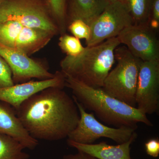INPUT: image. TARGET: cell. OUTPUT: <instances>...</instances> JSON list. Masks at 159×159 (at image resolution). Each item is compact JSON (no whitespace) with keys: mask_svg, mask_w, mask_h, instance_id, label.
Wrapping results in <instances>:
<instances>
[{"mask_svg":"<svg viewBox=\"0 0 159 159\" xmlns=\"http://www.w3.org/2000/svg\"><path fill=\"white\" fill-rule=\"evenodd\" d=\"M16 112L23 126L37 140L56 141L67 138L80 119L73 97L59 88H49L35 94Z\"/></svg>","mask_w":159,"mask_h":159,"instance_id":"cell-1","label":"cell"},{"mask_svg":"<svg viewBox=\"0 0 159 159\" xmlns=\"http://www.w3.org/2000/svg\"><path fill=\"white\" fill-rule=\"evenodd\" d=\"M65 87L70 89L85 109L93 112L98 119L109 125L138 127V123H142L153 126L146 114L110 96L101 88L89 86L69 76H65Z\"/></svg>","mask_w":159,"mask_h":159,"instance_id":"cell-2","label":"cell"},{"mask_svg":"<svg viewBox=\"0 0 159 159\" xmlns=\"http://www.w3.org/2000/svg\"><path fill=\"white\" fill-rule=\"evenodd\" d=\"M121 44L118 37L86 47L76 57L66 56L60 62L61 72L94 88H102L116 61L115 51Z\"/></svg>","mask_w":159,"mask_h":159,"instance_id":"cell-3","label":"cell"},{"mask_svg":"<svg viewBox=\"0 0 159 159\" xmlns=\"http://www.w3.org/2000/svg\"><path fill=\"white\" fill-rule=\"evenodd\" d=\"M117 64L106 77L102 90L110 96L136 107V92L140 64L125 46H119L115 51Z\"/></svg>","mask_w":159,"mask_h":159,"instance_id":"cell-4","label":"cell"},{"mask_svg":"<svg viewBox=\"0 0 159 159\" xmlns=\"http://www.w3.org/2000/svg\"><path fill=\"white\" fill-rule=\"evenodd\" d=\"M17 22L23 25L43 29L54 35L59 34L47 0H2L0 23Z\"/></svg>","mask_w":159,"mask_h":159,"instance_id":"cell-5","label":"cell"},{"mask_svg":"<svg viewBox=\"0 0 159 159\" xmlns=\"http://www.w3.org/2000/svg\"><path fill=\"white\" fill-rule=\"evenodd\" d=\"M80 114L78 124L68 137V140L81 144H93L95 141L104 138L119 144L128 141L138 127L122 126L111 127L96 119L93 113H89L76 98L72 96Z\"/></svg>","mask_w":159,"mask_h":159,"instance_id":"cell-6","label":"cell"},{"mask_svg":"<svg viewBox=\"0 0 159 159\" xmlns=\"http://www.w3.org/2000/svg\"><path fill=\"white\" fill-rule=\"evenodd\" d=\"M134 24L125 1L110 2L90 26V35L86 42L87 47L97 45L117 37L122 30Z\"/></svg>","mask_w":159,"mask_h":159,"instance_id":"cell-7","label":"cell"},{"mask_svg":"<svg viewBox=\"0 0 159 159\" xmlns=\"http://www.w3.org/2000/svg\"><path fill=\"white\" fill-rule=\"evenodd\" d=\"M54 36L45 30L30 28L14 21L0 23V43L29 56L43 48Z\"/></svg>","mask_w":159,"mask_h":159,"instance_id":"cell-8","label":"cell"},{"mask_svg":"<svg viewBox=\"0 0 159 159\" xmlns=\"http://www.w3.org/2000/svg\"><path fill=\"white\" fill-rule=\"evenodd\" d=\"M135 101L137 108L146 115L158 112L159 59L141 61Z\"/></svg>","mask_w":159,"mask_h":159,"instance_id":"cell-9","label":"cell"},{"mask_svg":"<svg viewBox=\"0 0 159 159\" xmlns=\"http://www.w3.org/2000/svg\"><path fill=\"white\" fill-rule=\"evenodd\" d=\"M135 57L143 61L159 59V43L155 31L148 24L134 25L117 36Z\"/></svg>","mask_w":159,"mask_h":159,"instance_id":"cell-10","label":"cell"},{"mask_svg":"<svg viewBox=\"0 0 159 159\" xmlns=\"http://www.w3.org/2000/svg\"><path fill=\"white\" fill-rule=\"evenodd\" d=\"M0 55L11 69L15 84L27 82L32 78L39 80L51 79L55 75L49 72L48 68L39 61L32 59L21 51L1 43Z\"/></svg>","mask_w":159,"mask_h":159,"instance_id":"cell-11","label":"cell"},{"mask_svg":"<svg viewBox=\"0 0 159 159\" xmlns=\"http://www.w3.org/2000/svg\"><path fill=\"white\" fill-rule=\"evenodd\" d=\"M53 78L44 80H31L0 88V101L6 102L17 110L30 97L41 91L51 87L63 89L65 76L61 71H57Z\"/></svg>","mask_w":159,"mask_h":159,"instance_id":"cell-12","label":"cell"},{"mask_svg":"<svg viewBox=\"0 0 159 159\" xmlns=\"http://www.w3.org/2000/svg\"><path fill=\"white\" fill-rule=\"evenodd\" d=\"M0 134L14 138L25 148L33 150L38 140L30 135L20 121L16 111L6 102L0 101Z\"/></svg>","mask_w":159,"mask_h":159,"instance_id":"cell-13","label":"cell"},{"mask_svg":"<svg viewBox=\"0 0 159 159\" xmlns=\"http://www.w3.org/2000/svg\"><path fill=\"white\" fill-rule=\"evenodd\" d=\"M138 137L135 132L127 142L113 145L102 142L98 144H86L67 140L68 145L98 159H132L130 155V146Z\"/></svg>","mask_w":159,"mask_h":159,"instance_id":"cell-14","label":"cell"},{"mask_svg":"<svg viewBox=\"0 0 159 159\" xmlns=\"http://www.w3.org/2000/svg\"><path fill=\"white\" fill-rule=\"evenodd\" d=\"M109 0H70L67 12V26L75 20H81L90 26L109 4Z\"/></svg>","mask_w":159,"mask_h":159,"instance_id":"cell-15","label":"cell"},{"mask_svg":"<svg viewBox=\"0 0 159 159\" xmlns=\"http://www.w3.org/2000/svg\"><path fill=\"white\" fill-rule=\"evenodd\" d=\"M25 148L14 138L0 134V159H29Z\"/></svg>","mask_w":159,"mask_h":159,"instance_id":"cell-16","label":"cell"},{"mask_svg":"<svg viewBox=\"0 0 159 159\" xmlns=\"http://www.w3.org/2000/svg\"><path fill=\"white\" fill-rule=\"evenodd\" d=\"M51 15L59 29L60 35L67 30V0H47Z\"/></svg>","mask_w":159,"mask_h":159,"instance_id":"cell-17","label":"cell"},{"mask_svg":"<svg viewBox=\"0 0 159 159\" xmlns=\"http://www.w3.org/2000/svg\"><path fill=\"white\" fill-rule=\"evenodd\" d=\"M125 2L134 25H148L150 20L148 0H126Z\"/></svg>","mask_w":159,"mask_h":159,"instance_id":"cell-18","label":"cell"},{"mask_svg":"<svg viewBox=\"0 0 159 159\" xmlns=\"http://www.w3.org/2000/svg\"><path fill=\"white\" fill-rule=\"evenodd\" d=\"M58 45L62 52L70 57L78 56L85 48L81 44L79 39L66 33L61 35Z\"/></svg>","mask_w":159,"mask_h":159,"instance_id":"cell-19","label":"cell"},{"mask_svg":"<svg viewBox=\"0 0 159 159\" xmlns=\"http://www.w3.org/2000/svg\"><path fill=\"white\" fill-rule=\"evenodd\" d=\"M67 30L78 39H85L87 42L89 39L90 26L81 20H75L70 23L67 26Z\"/></svg>","mask_w":159,"mask_h":159,"instance_id":"cell-20","label":"cell"},{"mask_svg":"<svg viewBox=\"0 0 159 159\" xmlns=\"http://www.w3.org/2000/svg\"><path fill=\"white\" fill-rule=\"evenodd\" d=\"M14 84L11 69L6 60L0 55V88Z\"/></svg>","mask_w":159,"mask_h":159,"instance_id":"cell-21","label":"cell"},{"mask_svg":"<svg viewBox=\"0 0 159 159\" xmlns=\"http://www.w3.org/2000/svg\"><path fill=\"white\" fill-rule=\"evenodd\" d=\"M145 149L148 155L157 158L159 155V139L153 138L149 139L145 143Z\"/></svg>","mask_w":159,"mask_h":159,"instance_id":"cell-22","label":"cell"},{"mask_svg":"<svg viewBox=\"0 0 159 159\" xmlns=\"http://www.w3.org/2000/svg\"><path fill=\"white\" fill-rule=\"evenodd\" d=\"M61 159H98L82 152L78 151L77 153L64 156Z\"/></svg>","mask_w":159,"mask_h":159,"instance_id":"cell-23","label":"cell"},{"mask_svg":"<svg viewBox=\"0 0 159 159\" xmlns=\"http://www.w3.org/2000/svg\"><path fill=\"white\" fill-rule=\"evenodd\" d=\"M152 17L149 20L159 22V0H154L152 6Z\"/></svg>","mask_w":159,"mask_h":159,"instance_id":"cell-24","label":"cell"},{"mask_svg":"<svg viewBox=\"0 0 159 159\" xmlns=\"http://www.w3.org/2000/svg\"><path fill=\"white\" fill-rule=\"evenodd\" d=\"M110 2H116V1H125V0H109Z\"/></svg>","mask_w":159,"mask_h":159,"instance_id":"cell-25","label":"cell"},{"mask_svg":"<svg viewBox=\"0 0 159 159\" xmlns=\"http://www.w3.org/2000/svg\"><path fill=\"white\" fill-rule=\"evenodd\" d=\"M2 1V0H0V2H1V1Z\"/></svg>","mask_w":159,"mask_h":159,"instance_id":"cell-26","label":"cell"}]
</instances>
